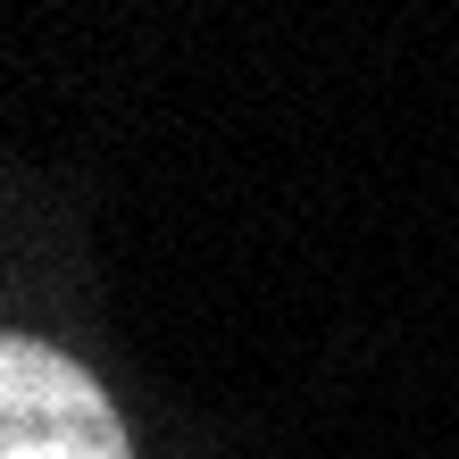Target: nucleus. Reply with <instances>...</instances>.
<instances>
[{
  "label": "nucleus",
  "instance_id": "f257e3e1",
  "mask_svg": "<svg viewBox=\"0 0 459 459\" xmlns=\"http://www.w3.org/2000/svg\"><path fill=\"white\" fill-rule=\"evenodd\" d=\"M0 459H134L109 393L34 334H0Z\"/></svg>",
  "mask_w": 459,
  "mask_h": 459
}]
</instances>
